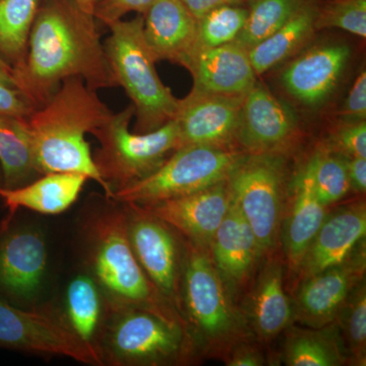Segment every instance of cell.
<instances>
[{"mask_svg": "<svg viewBox=\"0 0 366 366\" xmlns=\"http://www.w3.org/2000/svg\"><path fill=\"white\" fill-rule=\"evenodd\" d=\"M242 152L208 146H183L149 177L114 190L120 204H144L194 194L225 182Z\"/></svg>", "mask_w": 366, "mask_h": 366, "instance_id": "9", "label": "cell"}, {"mask_svg": "<svg viewBox=\"0 0 366 366\" xmlns=\"http://www.w3.org/2000/svg\"><path fill=\"white\" fill-rule=\"evenodd\" d=\"M317 11L303 4L285 25L249 50L252 69L257 76L285 61L305 44L315 30Z\"/></svg>", "mask_w": 366, "mask_h": 366, "instance_id": "27", "label": "cell"}, {"mask_svg": "<svg viewBox=\"0 0 366 366\" xmlns=\"http://www.w3.org/2000/svg\"><path fill=\"white\" fill-rule=\"evenodd\" d=\"M156 1L157 0H99L94 16L109 26L132 11L144 14Z\"/></svg>", "mask_w": 366, "mask_h": 366, "instance_id": "36", "label": "cell"}, {"mask_svg": "<svg viewBox=\"0 0 366 366\" xmlns=\"http://www.w3.org/2000/svg\"><path fill=\"white\" fill-rule=\"evenodd\" d=\"M324 146L345 158H366V122L343 120Z\"/></svg>", "mask_w": 366, "mask_h": 366, "instance_id": "35", "label": "cell"}, {"mask_svg": "<svg viewBox=\"0 0 366 366\" xmlns=\"http://www.w3.org/2000/svg\"><path fill=\"white\" fill-rule=\"evenodd\" d=\"M292 196L286 204L281 237L291 271L297 272L303 255L327 216V207L315 194L302 168L293 180Z\"/></svg>", "mask_w": 366, "mask_h": 366, "instance_id": "23", "label": "cell"}, {"mask_svg": "<svg viewBox=\"0 0 366 366\" xmlns=\"http://www.w3.org/2000/svg\"><path fill=\"white\" fill-rule=\"evenodd\" d=\"M0 84L18 89L16 71L6 61L0 57Z\"/></svg>", "mask_w": 366, "mask_h": 366, "instance_id": "42", "label": "cell"}, {"mask_svg": "<svg viewBox=\"0 0 366 366\" xmlns=\"http://www.w3.org/2000/svg\"><path fill=\"white\" fill-rule=\"evenodd\" d=\"M86 180L88 177L79 173H47L32 183L14 189L0 187V199H4L11 217L19 209L57 215L78 199Z\"/></svg>", "mask_w": 366, "mask_h": 366, "instance_id": "24", "label": "cell"}, {"mask_svg": "<svg viewBox=\"0 0 366 366\" xmlns=\"http://www.w3.org/2000/svg\"><path fill=\"white\" fill-rule=\"evenodd\" d=\"M365 240L341 264L300 282L293 320L308 327H322L336 320L353 289L365 274Z\"/></svg>", "mask_w": 366, "mask_h": 366, "instance_id": "13", "label": "cell"}, {"mask_svg": "<svg viewBox=\"0 0 366 366\" xmlns=\"http://www.w3.org/2000/svg\"><path fill=\"white\" fill-rule=\"evenodd\" d=\"M283 360L288 366H341L350 362L336 320L322 327L289 329Z\"/></svg>", "mask_w": 366, "mask_h": 366, "instance_id": "26", "label": "cell"}, {"mask_svg": "<svg viewBox=\"0 0 366 366\" xmlns=\"http://www.w3.org/2000/svg\"><path fill=\"white\" fill-rule=\"evenodd\" d=\"M180 64L192 74L194 91L244 96L257 84L249 51L236 42L218 47H194Z\"/></svg>", "mask_w": 366, "mask_h": 366, "instance_id": "17", "label": "cell"}, {"mask_svg": "<svg viewBox=\"0 0 366 366\" xmlns=\"http://www.w3.org/2000/svg\"><path fill=\"white\" fill-rule=\"evenodd\" d=\"M134 106L112 113L93 132L100 147L93 155L101 177L114 190L139 182L158 169L180 146L179 127L170 120L153 132H131Z\"/></svg>", "mask_w": 366, "mask_h": 366, "instance_id": "7", "label": "cell"}, {"mask_svg": "<svg viewBox=\"0 0 366 366\" xmlns=\"http://www.w3.org/2000/svg\"><path fill=\"white\" fill-rule=\"evenodd\" d=\"M226 180L187 196L139 206L184 236L192 245L209 250L231 203Z\"/></svg>", "mask_w": 366, "mask_h": 366, "instance_id": "15", "label": "cell"}, {"mask_svg": "<svg viewBox=\"0 0 366 366\" xmlns=\"http://www.w3.org/2000/svg\"><path fill=\"white\" fill-rule=\"evenodd\" d=\"M209 252L230 289L244 286L262 259L254 231L232 199L212 238Z\"/></svg>", "mask_w": 366, "mask_h": 366, "instance_id": "20", "label": "cell"}, {"mask_svg": "<svg viewBox=\"0 0 366 366\" xmlns=\"http://www.w3.org/2000/svg\"><path fill=\"white\" fill-rule=\"evenodd\" d=\"M303 4V0H254L235 42L249 51L285 25Z\"/></svg>", "mask_w": 366, "mask_h": 366, "instance_id": "31", "label": "cell"}, {"mask_svg": "<svg viewBox=\"0 0 366 366\" xmlns=\"http://www.w3.org/2000/svg\"><path fill=\"white\" fill-rule=\"evenodd\" d=\"M350 189L360 194L366 190V158H346Z\"/></svg>", "mask_w": 366, "mask_h": 366, "instance_id": "40", "label": "cell"}, {"mask_svg": "<svg viewBox=\"0 0 366 366\" xmlns=\"http://www.w3.org/2000/svg\"><path fill=\"white\" fill-rule=\"evenodd\" d=\"M106 314L105 298L97 282L90 274H76L66 288L64 320L72 333L98 354Z\"/></svg>", "mask_w": 366, "mask_h": 366, "instance_id": "25", "label": "cell"}, {"mask_svg": "<svg viewBox=\"0 0 366 366\" xmlns=\"http://www.w3.org/2000/svg\"><path fill=\"white\" fill-rule=\"evenodd\" d=\"M76 6L81 7L86 13L93 14L99 0H74Z\"/></svg>", "mask_w": 366, "mask_h": 366, "instance_id": "43", "label": "cell"}, {"mask_svg": "<svg viewBox=\"0 0 366 366\" xmlns=\"http://www.w3.org/2000/svg\"><path fill=\"white\" fill-rule=\"evenodd\" d=\"M315 194L329 208L350 192L346 158L322 144L302 166Z\"/></svg>", "mask_w": 366, "mask_h": 366, "instance_id": "30", "label": "cell"}, {"mask_svg": "<svg viewBox=\"0 0 366 366\" xmlns=\"http://www.w3.org/2000/svg\"><path fill=\"white\" fill-rule=\"evenodd\" d=\"M182 1L197 20L211 9L223 6H235L243 0H182Z\"/></svg>", "mask_w": 366, "mask_h": 366, "instance_id": "41", "label": "cell"}, {"mask_svg": "<svg viewBox=\"0 0 366 366\" xmlns=\"http://www.w3.org/2000/svg\"><path fill=\"white\" fill-rule=\"evenodd\" d=\"M300 136L293 110L264 86L255 84L242 98L235 143L243 153H286Z\"/></svg>", "mask_w": 366, "mask_h": 366, "instance_id": "12", "label": "cell"}, {"mask_svg": "<svg viewBox=\"0 0 366 366\" xmlns=\"http://www.w3.org/2000/svg\"><path fill=\"white\" fill-rule=\"evenodd\" d=\"M350 57V47L343 43L315 46L287 64L282 86L300 104L320 107L333 95Z\"/></svg>", "mask_w": 366, "mask_h": 366, "instance_id": "16", "label": "cell"}, {"mask_svg": "<svg viewBox=\"0 0 366 366\" xmlns=\"http://www.w3.org/2000/svg\"><path fill=\"white\" fill-rule=\"evenodd\" d=\"M247 9L223 6L211 9L197 19L196 47H218L235 42L242 33Z\"/></svg>", "mask_w": 366, "mask_h": 366, "instance_id": "33", "label": "cell"}, {"mask_svg": "<svg viewBox=\"0 0 366 366\" xmlns=\"http://www.w3.org/2000/svg\"><path fill=\"white\" fill-rule=\"evenodd\" d=\"M349 360L354 365H365L366 290L361 281L342 307L336 319Z\"/></svg>", "mask_w": 366, "mask_h": 366, "instance_id": "32", "label": "cell"}, {"mask_svg": "<svg viewBox=\"0 0 366 366\" xmlns=\"http://www.w3.org/2000/svg\"><path fill=\"white\" fill-rule=\"evenodd\" d=\"M107 307L98 352L115 366L182 365L196 348L187 326L136 307Z\"/></svg>", "mask_w": 366, "mask_h": 366, "instance_id": "5", "label": "cell"}, {"mask_svg": "<svg viewBox=\"0 0 366 366\" xmlns=\"http://www.w3.org/2000/svg\"><path fill=\"white\" fill-rule=\"evenodd\" d=\"M122 204L137 261L159 293L182 315L183 255L174 230L139 204Z\"/></svg>", "mask_w": 366, "mask_h": 366, "instance_id": "11", "label": "cell"}, {"mask_svg": "<svg viewBox=\"0 0 366 366\" xmlns=\"http://www.w3.org/2000/svg\"><path fill=\"white\" fill-rule=\"evenodd\" d=\"M284 266L269 257L257 277L244 315L249 329L262 342L274 340L293 322V305L284 287Z\"/></svg>", "mask_w": 366, "mask_h": 366, "instance_id": "22", "label": "cell"}, {"mask_svg": "<svg viewBox=\"0 0 366 366\" xmlns=\"http://www.w3.org/2000/svg\"><path fill=\"white\" fill-rule=\"evenodd\" d=\"M143 18L144 38L156 61L180 64L196 47L197 20L182 0H157Z\"/></svg>", "mask_w": 366, "mask_h": 366, "instance_id": "21", "label": "cell"}, {"mask_svg": "<svg viewBox=\"0 0 366 366\" xmlns=\"http://www.w3.org/2000/svg\"><path fill=\"white\" fill-rule=\"evenodd\" d=\"M243 96L192 90L179 100L177 120L180 147L233 149Z\"/></svg>", "mask_w": 366, "mask_h": 366, "instance_id": "14", "label": "cell"}, {"mask_svg": "<svg viewBox=\"0 0 366 366\" xmlns=\"http://www.w3.org/2000/svg\"><path fill=\"white\" fill-rule=\"evenodd\" d=\"M342 119L345 122L366 120V72L361 69L351 86L341 109Z\"/></svg>", "mask_w": 366, "mask_h": 366, "instance_id": "37", "label": "cell"}, {"mask_svg": "<svg viewBox=\"0 0 366 366\" xmlns=\"http://www.w3.org/2000/svg\"><path fill=\"white\" fill-rule=\"evenodd\" d=\"M112 112L81 78L62 81L44 105L26 118L38 174L71 172L85 175L112 199L113 189L94 162L86 134L97 131Z\"/></svg>", "mask_w": 366, "mask_h": 366, "instance_id": "2", "label": "cell"}, {"mask_svg": "<svg viewBox=\"0 0 366 366\" xmlns=\"http://www.w3.org/2000/svg\"><path fill=\"white\" fill-rule=\"evenodd\" d=\"M86 249L90 274L102 291L107 307L143 308L187 325L137 261L129 242L124 204L122 208L108 206L89 221Z\"/></svg>", "mask_w": 366, "mask_h": 366, "instance_id": "3", "label": "cell"}, {"mask_svg": "<svg viewBox=\"0 0 366 366\" xmlns=\"http://www.w3.org/2000/svg\"><path fill=\"white\" fill-rule=\"evenodd\" d=\"M143 16L117 21L107 26L106 59L117 86H122L134 108L136 132L155 131L177 117L179 100L164 85L156 71V60L143 33Z\"/></svg>", "mask_w": 366, "mask_h": 366, "instance_id": "6", "label": "cell"}, {"mask_svg": "<svg viewBox=\"0 0 366 366\" xmlns=\"http://www.w3.org/2000/svg\"><path fill=\"white\" fill-rule=\"evenodd\" d=\"M18 89L37 109L62 81L81 78L93 90L117 86L95 16L74 0H46L34 21Z\"/></svg>", "mask_w": 366, "mask_h": 366, "instance_id": "1", "label": "cell"}, {"mask_svg": "<svg viewBox=\"0 0 366 366\" xmlns=\"http://www.w3.org/2000/svg\"><path fill=\"white\" fill-rule=\"evenodd\" d=\"M287 164L281 154H240L229 173L233 203L254 231L262 257L273 254L287 204Z\"/></svg>", "mask_w": 366, "mask_h": 366, "instance_id": "8", "label": "cell"}, {"mask_svg": "<svg viewBox=\"0 0 366 366\" xmlns=\"http://www.w3.org/2000/svg\"><path fill=\"white\" fill-rule=\"evenodd\" d=\"M40 0H0V57L14 71L25 62Z\"/></svg>", "mask_w": 366, "mask_h": 366, "instance_id": "29", "label": "cell"}, {"mask_svg": "<svg viewBox=\"0 0 366 366\" xmlns=\"http://www.w3.org/2000/svg\"><path fill=\"white\" fill-rule=\"evenodd\" d=\"M0 347L64 356L88 365H102L100 356L86 346L64 322L46 310H21L0 297Z\"/></svg>", "mask_w": 366, "mask_h": 366, "instance_id": "10", "label": "cell"}, {"mask_svg": "<svg viewBox=\"0 0 366 366\" xmlns=\"http://www.w3.org/2000/svg\"><path fill=\"white\" fill-rule=\"evenodd\" d=\"M0 164L6 189L21 187L38 174L26 119L0 117Z\"/></svg>", "mask_w": 366, "mask_h": 366, "instance_id": "28", "label": "cell"}, {"mask_svg": "<svg viewBox=\"0 0 366 366\" xmlns=\"http://www.w3.org/2000/svg\"><path fill=\"white\" fill-rule=\"evenodd\" d=\"M315 29H339L366 37V0H333L317 11Z\"/></svg>", "mask_w": 366, "mask_h": 366, "instance_id": "34", "label": "cell"}, {"mask_svg": "<svg viewBox=\"0 0 366 366\" xmlns=\"http://www.w3.org/2000/svg\"><path fill=\"white\" fill-rule=\"evenodd\" d=\"M225 365L229 366H262L266 358L257 346L247 341L239 342L225 354Z\"/></svg>", "mask_w": 366, "mask_h": 366, "instance_id": "39", "label": "cell"}, {"mask_svg": "<svg viewBox=\"0 0 366 366\" xmlns=\"http://www.w3.org/2000/svg\"><path fill=\"white\" fill-rule=\"evenodd\" d=\"M47 259V244L40 230L9 231L0 238V288L16 300H33L42 285Z\"/></svg>", "mask_w": 366, "mask_h": 366, "instance_id": "18", "label": "cell"}, {"mask_svg": "<svg viewBox=\"0 0 366 366\" xmlns=\"http://www.w3.org/2000/svg\"><path fill=\"white\" fill-rule=\"evenodd\" d=\"M35 109L19 89L0 84V117L26 119Z\"/></svg>", "mask_w": 366, "mask_h": 366, "instance_id": "38", "label": "cell"}, {"mask_svg": "<svg viewBox=\"0 0 366 366\" xmlns=\"http://www.w3.org/2000/svg\"><path fill=\"white\" fill-rule=\"evenodd\" d=\"M182 315L194 345L207 354L224 356L249 336L244 315L233 303L209 252L192 243L183 255Z\"/></svg>", "mask_w": 366, "mask_h": 366, "instance_id": "4", "label": "cell"}, {"mask_svg": "<svg viewBox=\"0 0 366 366\" xmlns=\"http://www.w3.org/2000/svg\"><path fill=\"white\" fill-rule=\"evenodd\" d=\"M366 208L358 202L327 214L314 239L303 255L297 272V280L336 266L348 259L356 247L365 242Z\"/></svg>", "mask_w": 366, "mask_h": 366, "instance_id": "19", "label": "cell"}]
</instances>
